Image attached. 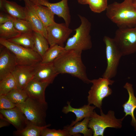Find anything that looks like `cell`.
Masks as SVG:
<instances>
[{
  "label": "cell",
  "instance_id": "12",
  "mask_svg": "<svg viewBox=\"0 0 136 136\" xmlns=\"http://www.w3.org/2000/svg\"><path fill=\"white\" fill-rule=\"evenodd\" d=\"M34 3L46 6L55 14L62 18L66 25L69 26L71 17L68 4V0H62L59 2L52 3L48 0H30Z\"/></svg>",
  "mask_w": 136,
  "mask_h": 136
},
{
  "label": "cell",
  "instance_id": "4",
  "mask_svg": "<svg viewBox=\"0 0 136 136\" xmlns=\"http://www.w3.org/2000/svg\"><path fill=\"white\" fill-rule=\"evenodd\" d=\"M100 110V115L98 114L94 110L88 123V127L92 130L93 136H103L105 129L108 127L117 129L122 127L125 116L117 119L114 111L109 110L107 114H105L101 109Z\"/></svg>",
  "mask_w": 136,
  "mask_h": 136
},
{
  "label": "cell",
  "instance_id": "37",
  "mask_svg": "<svg viewBox=\"0 0 136 136\" xmlns=\"http://www.w3.org/2000/svg\"><path fill=\"white\" fill-rule=\"evenodd\" d=\"M131 1L133 5L136 8V0H131Z\"/></svg>",
  "mask_w": 136,
  "mask_h": 136
},
{
  "label": "cell",
  "instance_id": "26",
  "mask_svg": "<svg viewBox=\"0 0 136 136\" xmlns=\"http://www.w3.org/2000/svg\"><path fill=\"white\" fill-rule=\"evenodd\" d=\"M51 125L48 124L43 126L36 125L30 122L23 129L14 131V135L18 136H40L43 129L46 127H49Z\"/></svg>",
  "mask_w": 136,
  "mask_h": 136
},
{
  "label": "cell",
  "instance_id": "27",
  "mask_svg": "<svg viewBox=\"0 0 136 136\" xmlns=\"http://www.w3.org/2000/svg\"><path fill=\"white\" fill-rule=\"evenodd\" d=\"M8 40L27 48L33 49V33L21 34L16 37Z\"/></svg>",
  "mask_w": 136,
  "mask_h": 136
},
{
  "label": "cell",
  "instance_id": "21",
  "mask_svg": "<svg viewBox=\"0 0 136 136\" xmlns=\"http://www.w3.org/2000/svg\"><path fill=\"white\" fill-rule=\"evenodd\" d=\"M3 11L15 19L25 20L24 7L15 2L5 0Z\"/></svg>",
  "mask_w": 136,
  "mask_h": 136
},
{
  "label": "cell",
  "instance_id": "28",
  "mask_svg": "<svg viewBox=\"0 0 136 136\" xmlns=\"http://www.w3.org/2000/svg\"><path fill=\"white\" fill-rule=\"evenodd\" d=\"M17 88L16 81L12 74L0 81V95H6L12 90Z\"/></svg>",
  "mask_w": 136,
  "mask_h": 136
},
{
  "label": "cell",
  "instance_id": "2",
  "mask_svg": "<svg viewBox=\"0 0 136 136\" xmlns=\"http://www.w3.org/2000/svg\"><path fill=\"white\" fill-rule=\"evenodd\" d=\"M106 10L107 17L119 28L136 26V8L131 0H124L121 3L114 2L108 5Z\"/></svg>",
  "mask_w": 136,
  "mask_h": 136
},
{
  "label": "cell",
  "instance_id": "19",
  "mask_svg": "<svg viewBox=\"0 0 136 136\" xmlns=\"http://www.w3.org/2000/svg\"><path fill=\"white\" fill-rule=\"evenodd\" d=\"M67 105L64 106L62 110V112L67 114L69 112H72L75 114L76 118L74 121H72L70 126H73L77 122L81 121L82 119L87 117H90L96 107L95 106H91L89 104L85 105L79 108H74L71 105V102L67 101Z\"/></svg>",
  "mask_w": 136,
  "mask_h": 136
},
{
  "label": "cell",
  "instance_id": "39",
  "mask_svg": "<svg viewBox=\"0 0 136 136\" xmlns=\"http://www.w3.org/2000/svg\"><path fill=\"white\" fill-rule=\"evenodd\" d=\"M18 0V1H21L22 0Z\"/></svg>",
  "mask_w": 136,
  "mask_h": 136
},
{
  "label": "cell",
  "instance_id": "22",
  "mask_svg": "<svg viewBox=\"0 0 136 136\" xmlns=\"http://www.w3.org/2000/svg\"><path fill=\"white\" fill-rule=\"evenodd\" d=\"M33 3L36 13L46 27L56 22L54 20L55 14L48 8Z\"/></svg>",
  "mask_w": 136,
  "mask_h": 136
},
{
  "label": "cell",
  "instance_id": "34",
  "mask_svg": "<svg viewBox=\"0 0 136 136\" xmlns=\"http://www.w3.org/2000/svg\"><path fill=\"white\" fill-rule=\"evenodd\" d=\"M14 18L8 14L1 12L0 13V24H3L8 21L13 20Z\"/></svg>",
  "mask_w": 136,
  "mask_h": 136
},
{
  "label": "cell",
  "instance_id": "8",
  "mask_svg": "<svg viewBox=\"0 0 136 136\" xmlns=\"http://www.w3.org/2000/svg\"><path fill=\"white\" fill-rule=\"evenodd\" d=\"M106 46L107 65L102 77L111 79L116 75L122 54L113 38L105 36L103 39Z\"/></svg>",
  "mask_w": 136,
  "mask_h": 136
},
{
  "label": "cell",
  "instance_id": "16",
  "mask_svg": "<svg viewBox=\"0 0 136 136\" xmlns=\"http://www.w3.org/2000/svg\"><path fill=\"white\" fill-rule=\"evenodd\" d=\"M58 74L53 62L46 64L40 63L36 65L33 79L50 84Z\"/></svg>",
  "mask_w": 136,
  "mask_h": 136
},
{
  "label": "cell",
  "instance_id": "5",
  "mask_svg": "<svg viewBox=\"0 0 136 136\" xmlns=\"http://www.w3.org/2000/svg\"><path fill=\"white\" fill-rule=\"evenodd\" d=\"M16 105L30 123L40 126L47 125L46 119L47 103H42L28 97L24 102Z\"/></svg>",
  "mask_w": 136,
  "mask_h": 136
},
{
  "label": "cell",
  "instance_id": "9",
  "mask_svg": "<svg viewBox=\"0 0 136 136\" xmlns=\"http://www.w3.org/2000/svg\"><path fill=\"white\" fill-rule=\"evenodd\" d=\"M113 39L122 56L136 52V26L119 28L115 32Z\"/></svg>",
  "mask_w": 136,
  "mask_h": 136
},
{
  "label": "cell",
  "instance_id": "32",
  "mask_svg": "<svg viewBox=\"0 0 136 136\" xmlns=\"http://www.w3.org/2000/svg\"><path fill=\"white\" fill-rule=\"evenodd\" d=\"M46 127L42 131L41 136H69L66 130L64 128L62 129L56 130L50 129Z\"/></svg>",
  "mask_w": 136,
  "mask_h": 136
},
{
  "label": "cell",
  "instance_id": "35",
  "mask_svg": "<svg viewBox=\"0 0 136 136\" xmlns=\"http://www.w3.org/2000/svg\"><path fill=\"white\" fill-rule=\"evenodd\" d=\"M10 123L0 114V128H1L9 125Z\"/></svg>",
  "mask_w": 136,
  "mask_h": 136
},
{
  "label": "cell",
  "instance_id": "18",
  "mask_svg": "<svg viewBox=\"0 0 136 136\" xmlns=\"http://www.w3.org/2000/svg\"><path fill=\"white\" fill-rule=\"evenodd\" d=\"M127 90L129 97L127 100L122 105L124 112L125 113L124 116L130 115L132 118L131 124L136 131V119L134 115V112L136 108V97L134 94V90L132 85L131 83L126 82L123 86Z\"/></svg>",
  "mask_w": 136,
  "mask_h": 136
},
{
  "label": "cell",
  "instance_id": "13",
  "mask_svg": "<svg viewBox=\"0 0 136 136\" xmlns=\"http://www.w3.org/2000/svg\"><path fill=\"white\" fill-rule=\"evenodd\" d=\"M23 0L25 4V20L29 24L34 31L41 33L47 39L46 27L36 13L33 3L30 0Z\"/></svg>",
  "mask_w": 136,
  "mask_h": 136
},
{
  "label": "cell",
  "instance_id": "30",
  "mask_svg": "<svg viewBox=\"0 0 136 136\" xmlns=\"http://www.w3.org/2000/svg\"><path fill=\"white\" fill-rule=\"evenodd\" d=\"M87 4L92 11L97 13L106 10L108 5L107 0H87Z\"/></svg>",
  "mask_w": 136,
  "mask_h": 136
},
{
  "label": "cell",
  "instance_id": "15",
  "mask_svg": "<svg viewBox=\"0 0 136 136\" xmlns=\"http://www.w3.org/2000/svg\"><path fill=\"white\" fill-rule=\"evenodd\" d=\"M36 65H17L12 74L16 81L17 88L24 90L34 78Z\"/></svg>",
  "mask_w": 136,
  "mask_h": 136
},
{
  "label": "cell",
  "instance_id": "7",
  "mask_svg": "<svg viewBox=\"0 0 136 136\" xmlns=\"http://www.w3.org/2000/svg\"><path fill=\"white\" fill-rule=\"evenodd\" d=\"M114 82L103 77L91 80L92 85L88 92V104H92L99 109H101L103 99L112 93L109 86L112 85Z\"/></svg>",
  "mask_w": 136,
  "mask_h": 136
},
{
  "label": "cell",
  "instance_id": "14",
  "mask_svg": "<svg viewBox=\"0 0 136 136\" xmlns=\"http://www.w3.org/2000/svg\"><path fill=\"white\" fill-rule=\"evenodd\" d=\"M0 112L17 130L23 129L30 122L24 114L17 106L10 109H1Z\"/></svg>",
  "mask_w": 136,
  "mask_h": 136
},
{
  "label": "cell",
  "instance_id": "20",
  "mask_svg": "<svg viewBox=\"0 0 136 136\" xmlns=\"http://www.w3.org/2000/svg\"><path fill=\"white\" fill-rule=\"evenodd\" d=\"M90 117L85 118L82 121L77 122L73 126L67 125L63 128L67 131L69 136H80V133L84 136H92L93 131L91 128L88 129V126Z\"/></svg>",
  "mask_w": 136,
  "mask_h": 136
},
{
  "label": "cell",
  "instance_id": "3",
  "mask_svg": "<svg viewBox=\"0 0 136 136\" xmlns=\"http://www.w3.org/2000/svg\"><path fill=\"white\" fill-rule=\"evenodd\" d=\"M78 16L81 20V24L74 30L75 34L67 40L64 46L66 50H74L82 51L89 50L92 47L90 35L91 23L85 17L80 15Z\"/></svg>",
  "mask_w": 136,
  "mask_h": 136
},
{
  "label": "cell",
  "instance_id": "1",
  "mask_svg": "<svg viewBox=\"0 0 136 136\" xmlns=\"http://www.w3.org/2000/svg\"><path fill=\"white\" fill-rule=\"evenodd\" d=\"M82 51L66 50L53 62L59 74H68L78 78L84 83H91L87 77L86 67L81 58Z\"/></svg>",
  "mask_w": 136,
  "mask_h": 136
},
{
  "label": "cell",
  "instance_id": "29",
  "mask_svg": "<svg viewBox=\"0 0 136 136\" xmlns=\"http://www.w3.org/2000/svg\"><path fill=\"white\" fill-rule=\"evenodd\" d=\"M6 95L16 105L23 103L28 97L24 90L18 88L12 90Z\"/></svg>",
  "mask_w": 136,
  "mask_h": 136
},
{
  "label": "cell",
  "instance_id": "38",
  "mask_svg": "<svg viewBox=\"0 0 136 136\" xmlns=\"http://www.w3.org/2000/svg\"><path fill=\"white\" fill-rule=\"evenodd\" d=\"M78 1L80 3L82 4L85 3L87 0H78Z\"/></svg>",
  "mask_w": 136,
  "mask_h": 136
},
{
  "label": "cell",
  "instance_id": "6",
  "mask_svg": "<svg viewBox=\"0 0 136 136\" xmlns=\"http://www.w3.org/2000/svg\"><path fill=\"white\" fill-rule=\"evenodd\" d=\"M0 44L15 55L18 65H35L40 63L42 58L33 49L27 48L0 38Z\"/></svg>",
  "mask_w": 136,
  "mask_h": 136
},
{
  "label": "cell",
  "instance_id": "10",
  "mask_svg": "<svg viewBox=\"0 0 136 136\" xmlns=\"http://www.w3.org/2000/svg\"><path fill=\"white\" fill-rule=\"evenodd\" d=\"M46 29L47 39L50 47L56 45L64 47V43L73 31L65 23L55 22L46 27Z\"/></svg>",
  "mask_w": 136,
  "mask_h": 136
},
{
  "label": "cell",
  "instance_id": "25",
  "mask_svg": "<svg viewBox=\"0 0 136 136\" xmlns=\"http://www.w3.org/2000/svg\"><path fill=\"white\" fill-rule=\"evenodd\" d=\"M21 34L15 28L13 20L0 24V38L8 40L18 36Z\"/></svg>",
  "mask_w": 136,
  "mask_h": 136
},
{
  "label": "cell",
  "instance_id": "31",
  "mask_svg": "<svg viewBox=\"0 0 136 136\" xmlns=\"http://www.w3.org/2000/svg\"><path fill=\"white\" fill-rule=\"evenodd\" d=\"M13 22L15 28L20 33H33L34 31L31 26L26 20L15 19Z\"/></svg>",
  "mask_w": 136,
  "mask_h": 136
},
{
  "label": "cell",
  "instance_id": "23",
  "mask_svg": "<svg viewBox=\"0 0 136 136\" xmlns=\"http://www.w3.org/2000/svg\"><path fill=\"white\" fill-rule=\"evenodd\" d=\"M34 44L33 49L42 58L49 48L47 39L41 33L34 31Z\"/></svg>",
  "mask_w": 136,
  "mask_h": 136
},
{
  "label": "cell",
  "instance_id": "24",
  "mask_svg": "<svg viewBox=\"0 0 136 136\" xmlns=\"http://www.w3.org/2000/svg\"><path fill=\"white\" fill-rule=\"evenodd\" d=\"M64 47L56 45L50 47L40 62L43 64L53 62L66 51Z\"/></svg>",
  "mask_w": 136,
  "mask_h": 136
},
{
  "label": "cell",
  "instance_id": "36",
  "mask_svg": "<svg viewBox=\"0 0 136 136\" xmlns=\"http://www.w3.org/2000/svg\"><path fill=\"white\" fill-rule=\"evenodd\" d=\"M5 0H0V9L1 10H3V6Z\"/></svg>",
  "mask_w": 136,
  "mask_h": 136
},
{
  "label": "cell",
  "instance_id": "17",
  "mask_svg": "<svg viewBox=\"0 0 136 136\" xmlns=\"http://www.w3.org/2000/svg\"><path fill=\"white\" fill-rule=\"evenodd\" d=\"M50 84L33 79L27 84L24 89L28 96L44 103L46 101L45 91Z\"/></svg>",
  "mask_w": 136,
  "mask_h": 136
},
{
  "label": "cell",
  "instance_id": "11",
  "mask_svg": "<svg viewBox=\"0 0 136 136\" xmlns=\"http://www.w3.org/2000/svg\"><path fill=\"white\" fill-rule=\"evenodd\" d=\"M17 65L14 54L0 44V81L12 74Z\"/></svg>",
  "mask_w": 136,
  "mask_h": 136
},
{
  "label": "cell",
  "instance_id": "33",
  "mask_svg": "<svg viewBox=\"0 0 136 136\" xmlns=\"http://www.w3.org/2000/svg\"><path fill=\"white\" fill-rule=\"evenodd\" d=\"M16 106V105L6 95H0V110L11 109Z\"/></svg>",
  "mask_w": 136,
  "mask_h": 136
}]
</instances>
